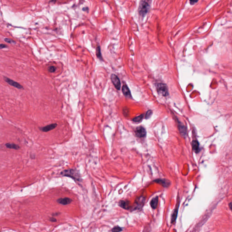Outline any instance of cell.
Returning a JSON list of instances; mask_svg holds the SVG:
<instances>
[{
	"label": "cell",
	"instance_id": "obj_7",
	"mask_svg": "<svg viewBox=\"0 0 232 232\" xmlns=\"http://www.w3.org/2000/svg\"><path fill=\"white\" fill-rule=\"evenodd\" d=\"M145 198L143 197H140L137 199L135 201V206L134 207V209H140L142 207L145 201Z\"/></svg>",
	"mask_w": 232,
	"mask_h": 232
},
{
	"label": "cell",
	"instance_id": "obj_27",
	"mask_svg": "<svg viewBox=\"0 0 232 232\" xmlns=\"http://www.w3.org/2000/svg\"><path fill=\"white\" fill-rule=\"evenodd\" d=\"M229 207H230V209H231V208H232V203H230L229 204Z\"/></svg>",
	"mask_w": 232,
	"mask_h": 232
},
{
	"label": "cell",
	"instance_id": "obj_24",
	"mask_svg": "<svg viewBox=\"0 0 232 232\" xmlns=\"http://www.w3.org/2000/svg\"><path fill=\"white\" fill-rule=\"evenodd\" d=\"M7 47H8V46L7 45H6L5 44H0V49L7 48Z\"/></svg>",
	"mask_w": 232,
	"mask_h": 232
},
{
	"label": "cell",
	"instance_id": "obj_2",
	"mask_svg": "<svg viewBox=\"0 0 232 232\" xmlns=\"http://www.w3.org/2000/svg\"><path fill=\"white\" fill-rule=\"evenodd\" d=\"M149 0H141L138 9L139 13L141 16H145L149 11L150 4L149 2Z\"/></svg>",
	"mask_w": 232,
	"mask_h": 232
},
{
	"label": "cell",
	"instance_id": "obj_12",
	"mask_svg": "<svg viewBox=\"0 0 232 232\" xmlns=\"http://www.w3.org/2000/svg\"><path fill=\"white\" fill-rule=\"evenodd\" d=\"M155 182L161 184L164 187H168L170 185V182L169 181L166 180H164V179H158V180H155Z\"/></svg>",
	"mask_w": 232,
	"mask_h": 232
},
{
	"label": "cell",
	"instance_id": "obj_14",
	"mask_svg": "<svg viewBox=\"0 0 232 232\" xmlns=\"http://www.w3.org/2000/svg\"><path fill=\"white\" fill-rule=\"evenodd\" d=\"M192 148L195 153H198L200 151L199 143L197 141H193L192 142Z\"/></svg>",
	"mask_w": 232,
	"mask_h": 232
},
{
	"label": "cell",
	"instance_id": "obj_21",
	"mask_svg": "<svg viewBox=\"0 0 232 232\" xmlns=\"http://www.w3.org/2000/svg\"><path fill=\"white\" fill-rule=\"evenodd\" d=\"M56 67L53 66H49V67H48V72H49L50 73L55 72L56 71Z\"/></svg>",
	"mask_w": 232,
	"mask_h": 232
},
{
	"label": "cell",
	"instance_id": "obj_1",
	"mask_svg": "<svg viewBox=\"0 0 232 232\" xmlns=\"http://www.w3.org/2000/svg\"><path fill=\"white\" fill-rule=\"evenodd\" d=\"M60 175L63 176L70 177L75 180V182H81L82 180L79 171L76 169L64 170L60 173Z\"/></svg>",
	"mask_w": 232,
	"mask_h": 232
},
{
	"label": "cell",
	"instance_id": "obj_10",
	"mask_svg": "<svg viewBox=\"0 0 232 232\" xmlns=\"http://www.w3.org/2000/svg\"><path fill=\"white\" fill-rule=\"evenodd\" d=\"M128 200H120L118 203V205L126 210H128L130 208V203Z\"/></svg>",
	"mask_w": 232,
	"mask_h": 232
},
{
	"label": "cell",
	"instance_id": "obj_13",
	"mask_svg": "<svg viewBox=\"0 0 232 232\" xmlns=\"http://www.w3.org/2000/svg\"><path fill=\"white\" fill-rule=\"evenodd\" d=\"M158 204V197L157 196L153 198L150 202L151 206L153 209H155L157 208Z\"/></svg>",
	"mask_w": 232,
	"mask_h": 232
},
{
	"label": "cell",
	"instance_id": "obj_11",
	"mask_svg": "<svg viewBox=\"0 0 232 232\" xmlns=\"http://www.w3.org/2000/svg\"><path fill=\"white\" fill-rule=\"evenodd\" d=\"M122 91L123 94L126 97H132V95L131 94V92L129 90L128 87L127 85H124L122 87Z\"/></svg>",
	"mask_w": 232,
	"mask_h": 232
},
{
	"label": "cell",
	"instance_id": "obj_20",
	"mask_svg": "<svg viewBox=\"0 0 232 232\" xmlns=\"http://www.w3.org/2000/svg\"><path fill=\"white\" fill-rule=\"evenodd\" d=\"M143 117H144V115H141L138 117H136V118H134L132 120H133V121H134V122H140V121H141L142 120Z\"/></svg>",
	"mask_w": 232,
	"mask_h": 232
},
{
	"label": "cell",
	"instance_id": "obj_19",
	"mask_svg": "<svg viewBox=\"0 0 232 232\" xmlns=\"http://www.w3.org/2000/svg\"><path fill=\"white\" fill-rule=\"evenodd\" d=\"M96 55H97V58H98L99 59H102V55H101V52L100 47V46H97V48H96Z\"/></svg>",
	"mask_w": 232,
	"mask_h": 232
},
{
	"label": "cell",
	"instance_id": "obj_6",
	"mask_svg": "<svg viewBox=\"0 0 232 232\" xmlns=\"http://www.w3.org/2000/svg\"><path fill=\"white\" fill-rule=\"evenodd\" d=\"M135 133L136 136L139 138L144 137L146 135L145 129L142 127H139L136 128Z\"/></svg>",
	"mask_w": 232,
	"mask_h": 232
},
{
	"label": "cell",
	"instance_id": "obj_3",
	"mask_svg": "<svg viewBox=\"0 0 232 232\" xmlns=\"http://www.w3.org/2000/svg\"><path fill=\"white\" fill-rule=\"evenodd\" d=\"M157 90L160 94L164 96H166L168 94V89L166 85L162 83H159L156 86Z\"/></svg>",
	"mask_w": 232,
	"mask_h": 232
},
{
	"label": "cell",
	"instance_id": "obj_22",
	"mask_svg": "<svg viewBox=\"0 0 232 232\" xmlns=\"http://www.w3.org/2000/svg\"><path fill=\"white\" fill-rule=\"evenodd\" d=\"M152 114V112L151 110H148L147 112L145 114V118L146 119H148L150 118Z\"/></svg>",
	"mask_w": 232,
	"mask_h": 232
},
{
	"label": "cell",
	"instance_id": "obj_26",
	"mask_svg": "<svg viewBox=\"0 0 232 232\" xmlns=\"http://www.w3.org/2000/svg\"><path fill=\"white\" fill-rule=\"evenodd\" d=\"M49 221L52 222H56L57 221V219L54 217H51L49 218Z\"/></svg>",
	"mask_w": 232,
	"mask_h": 232
},
{
	"label": "cell",
	"instance_id": "obj_15",
	"mask_svg": "<svg viewBox=\"0 0 232 232\" xmlns=\"http://www.w3.org/2000/svg\"><path fill=\"white\" fill-rule=\"evenodd\" d=\"M6 147L9 149H15V150H18L20 149V147L17 144L14 143H8L5 144Z\"/></svg>",
	"mask_w": 232,
	"mask_h": 232
},
{
	"label": "cell",
	"instance_id": "obj_9",
	"mask_svg": "<svg viewBox=\"0 0 232 232\" xmlns=\"http://www.w3.org/2000/svg\"><path fill=\"white\" fill-rule=\"evenodd\" d=\"M57 124L56 123L51 124L49 125H47L45 127L40 128V129L43 132H48L54 129L57 127Z\"/></svg>",
	"mask_w": 232,
	"mask_h": 232
},
{
	"label": "cell",
	"instance_id": "obj_5",
	"mask_svg": "<svg viewBox=\"0 0 232 232\" xmlns=\"http://www.w3.org/2000/svg\"><path fill=\"white\" fill-rule=\"evenodd\" d=\"M111 80L115 87L118 90H120L121 88V82L118 77L116 74H112L111 76Z\"/></svg>",
	"mask_w": 232,
	"mask_h": 232
},
{
	"label": "cell",
	"instance_id": "obj_16",
	"mask_svg": "<svg viewBox=\"0 0 232 232\" xmlns=\"http://www.w3.org/2000/svg\"><path fill=\"white\" fill-rule=\"evenodd\" d=\"M179 128L181 134L184 136L186 134V130L184 125H181V124L180 125L179 124Z\"/></svg>",
	"mask_w": 232,
	"mask_h": 232
},
{
	"label": "cell",
	"instance_id": "obj_25",
	"mask_svg": "<svg viewBox=\"0 0 232 232\" xmlns=\"http://www.w3.org/2000/svg\"><path fill=\"white\" fill-rule=\"evenodd\" d=\"M199 0H190L191 5H194V4L196 3Z\"/></svg>",
	"mask_w": 232,
	"mask_h": 232
},
{
	"label": "cell",
	"instance_id": "obj_18",
	"mask_svg": "<svg viewBox=\"0 0 232 232\" xmlns=\"http://www.w3.org/2000/svg\"><path fill=\"white\" fill-rule=\"evenodd\" d=\"M123 230V228L118 226H116L113 227L111 230V231L113 232H121Z\"/></svg>",
	"mask_w": 232,
	"mask_h": 232
},
{
	"label": "cell",
	"instance_id": "obj_8",
	"mask_svg": "<svg viewBox=\"0 0 232 232\" xmlns=\"http://www.w3.org/2000/svg\"><path fill=\"white\" fill-rule=\"evenodd\" d=\"M72 200L70 198L68 197L61 198H59L57 200V202L59 204L66 205L67 204H69L72 202Z\"/></svg>",
	"mask_w": 232,
	"mask_h": 232
},
{
	"label": "cell",
	"instance_id": "obj_23",
	"mask_svg": "<svg viewBox=\"0 0 232 232\" xmlns=\"http://www.w3.org/2000/svg\"><path fill=\"white\" fill-rule=\"evenodd\" d=\"M4 40H5V41L7 42L8 43H9V44H16V42L15 41L13 40L10 39L5 38Z\"/></svg>",
	"mask_w": 232,
	"mask_h": 232
},
{
	"label": "cell",
	"instance_id": "obj_4",
	"mask_svg": "<svg viewBox=\"0 0 232 232\" xmlns=\"http://www.w3.org/2000/svg\"><path fill=\"white\" fill-rule=\"evenodd\" d=\"M4 80L7 83H8L9 85H10V86H11L16 88H17L18 89H21L24 88L23 86L22 85H21L20 83L15 81L13 80H11L10 79H9V78H7L6 77H4Z\"/></svg>",
	"mask_w": 232,
	"mask_h": 232
},
{
	"label": "cell",
	"instance_id": "obj_17",
	"mask_svg": "<svg viewBox=\"0 0 232 232\" xmlns=\"http://www.w3.org/2000/svg\"><path fill=\"white\" fill-rule=\"evenodd\" d=\"M178 207L174 210L172 216H171V223H173L175 222L177 216V214H178Z\"/></svg>",
	"mask_w": 232,
	"mask_h": 232
}]
</instances>
